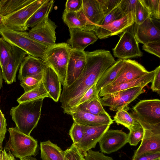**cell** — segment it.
I'll return each instance as SVG.
<instances>
[{
  "label": "cell",
  "instance_id": "obj_19",
  "mask_svg": "<svg viewBox=\"0 0 160 160\" xmlns=\"http://www.w3.org/2000/svg\"><path fill=\"white\" fill-rule=\"evenodd\" d=\"M69 29L70 38L67 43L74 50L84 51L88 46L93 44L98 38L92 31H86L78 28Z\"/></svg>",
  "mask_w": 160,
  "mask_h": 160
},
{
  "label": "cell",
  "instance_id": "obj_53",
  "mask_svg": "<svg viewBox=\"0 0 160 160\" xmlns=\"http://www.w3.org/2000/svg\"><path fill=\"white\" fill-rule=\"evenodd\" d=\"M22 160H38L32 156H29L25 157L23 158Z\"/></svg>",
  "mask_w": 160,
  "mask_h": 160
},
{
  "label": "cell",
  "instance_id": "obj_2",
  "mask_svg": "<svg viewBox=\"0 0 160 160\" xmlns=\"http://www.w3.org/2000/svg\"><path fill=\"white\" fill-rule=\"evenodd\" d=\"M44 98H41L20 103L11 109L10 114L16 127L20 131L30 135L40 119Z\"/></svg>",
  "mask_w": 160,
  "mask_h": 160
},
{
  "label": "cell",
  "instance_id": "obj_14",
  "mask_svg": "<svg viewBox=\"0 0 160 160\" xmlns=\"http://www.w3.org/2000/svg\"><path fill=\"white\" fill-rule=\"evenodd\" d=\"M86 62L85 51L72 49L68 64L65 82L63 87L70 86L78 78L84 69Z\"/></svg>",
  "mask_w": 160,
  "mask_h": 160
},
{
  "label": "cell",
  "instance_id": "obj_8",
  "mask_svg": "<svg viewBox=\"0 0 160 160\" xmlns=\"http://www.w3.org/2000/svg\"><path fill=\"white\" fill-rule=\"evenodd\" d=\"M145 91L144 88L136 87L99 97V99L103 106L109 107L110 110L117 111L122 108H129L128 105Z\"/></svg>",
  "mask_w": 160,
  "mask_h": 160
},
{
  "label": "cell",
  "instance_id": "obj_25",
  "mask_svg": "<svg viewBox=\"0 0 160 160\" xmlns=\"http://www.w3.org/2000/svg\"><path fill=\"white\" fill-rule=\"evenodd\" d=\"M125 60L118 59L108 68L98 80L96 85V91L99 94L100 90L110 85L117 78L123 67Z\"/></svg>",
  "mask_w": 160,
  "mask_h": 160
},
{
  "label": "cell",
  "instance_id": "obj_20",
  "mask_svg": "<svg viewBox=\"0 0 160 160\" xmlns=\"http://www.w3.org/2000/svg\"><path fill=\"white\" fill-rule=\"evenodd\" d=\"M154 70L137 79L114 85H108L102 88L98 94L99 97H103L121 91L136 87L144 88L152 82L154 75Z\"/></svg>",
  "mask_w": 160,
  "mask_h": 160
},
{
  "label": "cell",
  "instance_id": "obj_31",
  "mask_svg": "<svg viewBox=\"0 0 160 160\" xmlns=\"http://www.w3.org/2000/svg\"><path fill=\"white\" fill-rule=\"evenodd\" d=\"M77 106L84 112L94 115L108 113L104 109L98 96Z\"/></svg>",
  "mask_w": 160,
  "mask_h": 160
},
{
  "label": "cell",
  "instance_id": "obj_24",
  "mask_svg": "<svg viewBox=\"0 0 160 160\" xmlns=\"http://www.w3.org/2000/svg\"><path fill=\"white\" fill-rule=\"evenodd\" d=\"M47 65L43 59L28 55L21 64L18 79L20 81L25 77L42 73Z\"/></svg>",
  "mask_w": 160,
  "mask_h": 160
},
{
  "label": "cell",
  "instance_id": "obj_28",
  "mask_svg": "<svg viewBox=\"0 0 160 160\" xmlns=\"http://www.w3.org/2000/svg\"><path fill=\"white\" fill-rule=\"evenodd\" d=\"M54 3V1L53 0H46L27 22L26 27L27 30L29 28H33L42 21L46 18L48 17Z\"/></svg>",
  "mask_w": 160,
  "mask_h": 160
},
{
  "label": "cell",
  "instance_id": "obj_50",
  "mask_svg": "<svg viewBox=\"0 0 160 160\" xmlns=\"http://www.w3.org/2000/svg\"><path fill=\"white\" fill-rule=\"evenodd\" d=\"M8 152L4 149L0 150V160H17L10 151Z\"/></svg>",
  "mask_w": 160,
  "mask_h": 160
},
{
  "label": "cell",
  "instance_id": "obj_17",
  "mask_svg": "<svg viewBox=\"0 0 160 160\" xmlns=\"http://www.w3.org/2000/svg\"><path fill=\"white\" fill-rule=\"evenodd\" d=\"M82 9L87 21V25L82 30L93 31L105 17L98 0H82Z\"/></svg>",
  "mask_w": 160,
  "mask_h": 160
},
{
  "label": "cell",
  "instance_id": "obj_5",
  "mask_svg": "<svg viewBox=\"0 0 160 160\" xmlns=\"http://www.w3.org/2000/svg\"><path fill=\"white\" fill-rule=\"evenodd\" d=\"M72 50L67 43L62 42L49 46L46 52L44 61L58 74L63 86Z\"/></svg>",
  "mask_w": 160,
  "mask_h": 160
},
{
  "label": "cell",
  "instance_id": "obj_36",
  "mask_svg": "<svg viewBox=\"0 0 160 160\" xmlns=\"http://www.w3.org/2000/svg\"><path fill=\"white\" fill-rule=\"evenodd\" d=\"M149 12L151 18H160V0H140Z\"/></svg>",
  "mask_w": 160,
  "mask_h": 160
},
{
  "label": "cell",
  "instance_id": "obj_33",
  "mask_svg": "<svg viewBox=\"0 0 160 160\" xmlns=\"http://www.w3.org/2000/svg\"><path fill=\"white\" fill-rule=\"evenodd\" d=\"M12 45L0 38V67L2 71L6 66L12 53Z\"/></svg>",
  "mask_w": 160,
  "mask_h": 160
},
{
  "label": "cell",
  "instance_id": "obj_15",
  "mask_svg": "<svg viewBox=\"0 0 160 160\" xmlns=\"http://www.w3.org/2000/svg\"><path fill=\"white\" fill-rule=\"evenodd\" d=\"M69 115L72 116L73 121L85 126H94L107 124L110 125L113 122V120L108 113L94 115L82 111L78 106L72 109Z\"/></svg>",
  "mask_w": 160,
  "mask_h": 160
},
{
  "label": "cell",
  "instance_id": "obj_48",
  "mask_svg": "<svg viewBox=\"0 0 160 160\" xmlns=\"http://www.w3.org/2000/svg\"><path fill=\"white\" fill-rule=\"evenodd\" d=\"M154 70V75L152 82L151 89L153 92L158 94L160 93V66L157 67Z\"/></svg>",
  "mask_w": 160,
  "mask_h": 160
},
{
  "label": "cell",
  "instance_id": "obj_38",
  "mask_svg": "<svg viewBox=\"0 0 160 160\" xmlns=\"http://www.w3.org/2000/svg\"><path fill=\"white\" fill-rule=\"evenodd\" d=\"M125 16L118 6L104 17L99 25L97 26L94 31L97 28L107 25L115 21L122 18Z\"/></svg>",
  "mask_w": 160,
  "mask_h": 160
},
{
  "label": "cell",
  "instance_id": "obj_9",
  "mask_svg": "<svg viewBox=\"0 0 160 160\" xmlns=\"http://www.w3.org/2000/svg\"><path fill=\"white\" fill-rule=\"evenodd\" d=\"M112 51L114 56L120 59L127 60L143 55L134 34L128 30L121 35Z\"/></svg>",
  "mask_w": 160,
  "mask_h": 160
},
{
  "label": "cell",
  "instance_id": "obj_46",
  "mask_svg": "<svg viewBox=\"0 0 160 160\" xmlns=\"http://www.w3.org/2000/svg\"><path fill=\"white\" fill-rule=\"evenodd\" d=\"M7 123L4 115L0 108V150L3 149V142L5 138L7 132Z\"/></svg>",
  "mask_w": 160,
  "mask_h": 160
},
{
  "label": "cell",
  "instance_id": "obj_41",
  "mask_svg": "<svg viewBox=\"0 0 160 160\" xmlns=\"http://www.w3.org/2000/svg\"><path fill=\"white\" fill-rule=\"evenodd\" d=\"M98 0L105 17L118 7L121 1V0Z\"/></svg>",
  "mask_w": 160,
  "mask_h": 160
},
{
  "label": "cell",
  "instance_id": "obj_13",
  "mask_svg": "<svg viewBox=\"0 0 160 160\" xmlns=\"http://www.w3.org/2000/svg\"><path fill=\"white\" fill-rule=\"evenodd\" d=\"M57 26L48 17L32 28L28 35L35 40L48 46L55 44Z\"/></svg>",
  "mask_w": 160,
  "mask_h": 160
},
{
  "label": "cell",
  "instance_id": "obj_1",
  "mask_svg": "<svg viewBox=\"0 0 160 160\" xmlns=\"http://www.w3.org/2000/svg\"><path fill=\"white\" fill-rule=\"evenodd\" d=\"M85 52L86 62L82 72L71 85L63 87L61 95V107L68 114L77 106L85 92L116 62L109 51L98 49Z\"/></svg>",
  "mask_w": 160,
  "mask_h": 160
},
{
  "label": "cell",
  "instance_id": "obj_22",
  "mask_svg": "<svg viewBox=\"0 0 160 160\" xmlns=\"http://www.w3.org/2000/svg\"><path fill=\"white\" fill-rule=\"evenodd\" d=\"M42 81L48 97L58 102L61 95V82L58 74L48 65L43 71Z\"/></svg>",
  "mask_w": 160,
  "mask_h": 160
},
{
  "label": "cell",
  "instance_id": "obj_16",
  "mask_svg": "<svg viewBox=\"0 0 160 160\" xmlns=\"http://www.w3.org/2000/svg\"><path fill=\"white\" fill-rule=\"evenodd\" d=\"M134 23V16L130 13L107 25L96 28L93 32L99 39L104 38L121 33Z\"/></svg>",
  "mask_w": 160,
  "mask_h": 160
},
{
  "label": "cell",
  "instance_id": "obj_18",
  "mask_svg": "<svg viewBox=\"0 0 160 160\" xmlns=\"http://www.w3.org/2000/svg\"><path fill=\"white\" fill-rule=\"evenodd\" d=\"M27 54L17 47L12 45V53L4 69L2 71L3 79L10 84L16 81V75L21 63Z\"/></svg>",
  "mask_w": 160,
  "mask_h": 160
},
{
  "label": "cell",
  "instance_id": "obj_6",
  "mask_svg": "<svg viewBox=\"0 0 160 160\" xmlns=\"http://www.w3.org/2000/svg\"><path fill=\"white\" fill-rule=\"evenodd\" d=\"M130 114L140 124L160 125V100L140 101L132 108Z\"/></svg>",
  "mask_w": 160,
  "mask_h": 160
},
{
  "label": "cell",
  "instance_id": "obj_12",
  "mask_svg": "<svg viewBox=\"0 0 160 160\" xmlns=\"http://www.w3.org/2000/svg\"><path fill=\"white\" fill-rule=\"evenodd\" d=\"M84 133L81 141L75 144L80 152L85 156L87 152L94 148L104 133L108 130L110 125L90 126L82 125Z\"/></svg>",
  "mask_w": 160,
  "mask_h": 160
},
{
  "label": "cell",
  "instance_id": "obj_3",
  "mask_svg": "<svg viewBox=\"0 0 160 160\" xmlns=\"http://www.w3.org/2000/svg\"><path fill=\"white\" fill-rule=\"evenodd\" d=\"M0 34L6 41L27 54L44 60L49 46L33 39L28 35V32L13 31L2 26L0 27Z\"/></svg>",
  "mask_w": 160,
  "mask_h": 160
},
{
  "label": "cell",
  "instance_id": "obj_44",
  "mask_svg": "<svg viewBox=\"0 0 160 160\" xmlns=\"http://www.w3.org/2000/svg\"><path fill=\"white\" fill-rule=\"evenodd\" d=\"M82 8V0H67L63 12H77Z\"/></svg>",
  "mask_w": 160,
  "mask_h": 160
},
{
  "label": "cell",
  "instance_id": "obj_51",
  "mask_svg": "<svg viewBox=\"0 0 160 160\" xmlns=\"http://www.w3.org/2000/svg\"><path fill=\"white\" fill-rule=\"evenodd\" d=\"M2 70L0 67V90L2 87Z\"/></svg>",
  "mask_w": 160,
  "mask_h": 160
},
{
  "label": "cell",
  "instance_id": "obj_23",
  "mask_svg": "<svg viewBox=\"0 0 160 160\" xmlns=\"http://www.w3.org/2000/svg\"><path fill=\"white\" fill-rule=\"evenodd\" d=\"M134 35L138 42L143 44L160 41V29L155 24L151 17L142 23L137 25Z\"/></svg>",
  "mask_w": 160,
  "mask_h": 160
},
{
  "label": "cell",
  "instance_id": "obj_27",
  "mask_svg": "<svg viewBox=\"0 0 160 160\" xmlns=\"http://www.w3.org/2000/svg\"><path fill=\"white\" fill-rule=\"evenodd\" d=\"M62 19L69 28H78L83 30L87 24V19L82 9L77 12H63Z\"/></svg>",
  "mask_w": 160,
  "mask_h": 160
},
{
  "label": "cell",
  "instance_id": "obj_47",
  "mask_svg": "<svg viewBox=\"0 0 160 160\" xmlns=\"http://www.w3.org/2000/svg\"><path fill=\"white\" fill-rule=\"evenodd\" d=\"M96 84H94L85 92L80 99L77 106L98 96L96 91Z\"/></svg>",
  "mask_w": 160,
  "mask_h": 160
},
{
  "label": "cell",
  "instance_id": "obj_37",
  "mask_svg": "<svg viewBox=\"0 0 160 160\" xmlns=\"http://www.w3.org/2000/svg\"><path fill=\"white\" fill-rule=\"evenodd\" d=\"M84 133L82 125L73 121L69 132L73 143L76 144L79 143L82 139Z\"/></svg>",
  "mask_w": 160,
  "mask_h": 160
},
{
  "label": "cell",
  "instance_id": "obj_32",
  "mask_svg": "<svg viewBox=\"0 0 160 160\" xmlns=\"http://www.w3.org/2000/svg\"><path fill=\"white\" fill-rule=\"evenodd\" d=\"M48 97V93L45 90L42 81L35 88L26 92H24L17 100L19 103L30 101L38 98Z\"/></svg>",
  "mask_w": 160,
  "mask_h": 160
},
{
  "label": "cell",
  "instance_id": "obj_26",
  "mask_svg": "<svg viewBox=\"0 0 160 160\" xmlns=\"http://www.w3.org/2000/svg\"><path fill=\"white\" fill-rule=\"evenodd\" d=\"M40 149L42 160H64V151L49 140L41 142Z\"/></svg>",
  "mask_w": 160,
  "mask_h": 160
},
{
  "label": "cell",
  "instance_id": "obj_54",
  "mask_svg": "<svg viewBox=\"0 0 160 160\" xmlns=\"http://www.w3.org/2000/svg\"><path fill=\"white\" fill-rule=\"evenodd\" d=\"M160 160V158L156 159H155V160Z\"/></svg>",
  "mask_w": 160,
  "mask_h": 160
},
{
  "label": "cell",
  "instance_id": "obj_10",
  "mask_svg": "<svg viewBox=\"0 0 160 160\" xmlns=\"http://www.w3.org/2000/svg\"><path fill=\"white\" fill-rule=\"evenodd\" d=\"M140 125L143 130V138L132 158L145 153L160 151V125Z\"/></svg>",
  "mask_w": 160,
  "mask_h": 160
},
{
  "label": "cell",
  "instance_id": "obj_29",
  "mask_svg": "<svg viewBox=\"0 0 160 160\" xmlns=\"http://www.w3.org/2000/svg\"><path fill=\"white\" fill-rule=\"evenodd\" d=\"M35 0H0V13L6 17L28 5Z\"/></svg>",
  "mask_w": 160,
  "mask_h": 160
},
{
  "label": "cell",
  "instance_id": "obj_21",
  "mask_svg": "<svg viewBox=\"0 0 160 160\" xmlns=\"http://www.w3.org/2000/svg\"><path fill=\"white\" fill-rule=\"evenodd\" d=\"M148 72L136 61L125 60V64L118 76L110 85L119 84L137 79Z\"/></svg>",
  "mask_w": 160,
  "mask_h": 160
},
{
  "label": "cell",
  "instance_id": "obj_39",
  "mask_svg": "<svg viewBox=\"0 0 160 160\" xmlns=\"http://www.w3.org/2000/svg\"><path fill=\"white\" fill-rule=\"evenodd\" d=\"M143 130L142 126L129 132L128 133V142L131 146H136L142 139Z\"/></svg>",
  "mask_w": 160,
  "mask_h": 160
},
{
  "label": "cell",
  "instance_id": "obj_45",
  "mask_svg": "<svg viewBox=\"0 0 160 160\" xmlns=\"http://www.w3.org/2000/svg\"><path fill=\"white\" fill-rule=\"evenodd\" d=\"M84 160H114L111 157L105 155L102 152L90 150L84 157Z\"/></svg>",
  "mask_w": 160,
  "mask_h": 160
},
{
  "label": "cell",
  "instance_id": "obj_52",
  "mask_svg": "<svg viewBox=\"0 0 160 160\" xmlns=\"http://www.w3.org/2000/svg\"><path fill=\"white\" fill-rule=\"evenodd\" d=\"M5 17L0 13V27L3 25L4 20Z\"/></svg>",
  "mask_w": 160,
  "mask_h": 160
},
{
  "label": "cell",
  "instance_id": "obj_11",
  "mask_svg": "<svg viewBox=\"0 0 160 160\" xmlns=\"http://www.w3.org/2000/svg\"><path fill=\"white\" fill-rule=\"evenodd\" d=\"M128 137L121 130H108L98 142L101 152L109 154L118 150L128 142Z\"/></svg>",
  "mask_w": 160,
  "mask_h": 160
},
{
  "label": "cell",
  "instance_id": "obj_49",
  "mask_svg": "<svg viewBox=\"0 0 160 160\" xmlns=\"http://www.w3.org/2000/svg\"><path fill=\"white\" fill-rule=\"evenodd\" d=\"M160 158V151L147 153L131 160H154Z\"/></svg>",
  "mask_w": 160,
  "mask_h": 160
},
{
  "label": "cell",
  "instance_id": "obj_42",
  "mask_svg": "<svg viewBox=\"0 0 160 160\" xmlns=\"http://www.w3.org/2000/svg\"><path fill=\"white\" fill-rule=\"evenodd\" d=\"M137 2V0H121L118 6L125 15L132 13L134 16Z\"/></svg>",
  "mask_w": 160,
  "mask_h": 160
},
{
  "label": "cell",
  "instance_id": "obj_40",
  "mask_svg": "<svg viewBox=\"0 0 160 160\" xmlns=\"http://www.w3.org/2000/svg\"><path fill=\"white\" fill-rule=\"evenodd\" d=\"M64 152V160H84V156L80 152L73 143Z\"/></svg>",
  "mask_w": 160,
  "mask_h": 160
},
{
  "label": "cell",
  "instance_id": "obj_35",
  "mask_svg": "<svg viewBox=\"0 0 160 160\" xmlns=\"http://www.w3.org/2000/svg\"><path fill=\"white\" fill-rule=\"evenodd\" d=\"M151 17L149 12L140 0H137L134 15L135 22L137 25L142 23Z\"/></svg>",
  "mask_w": 160,
  "mask_h": 160
},
{
  "label": "cell",
  "instance_id": "obj_4",
  "mask_svg": "<svg viewBox=\"0 0 160 160\" xmlns=\"http://www.w3.org/2000/svg\"><path fill=\"white\" fill-rule=\"evenodd\" d=\"M9 138L4 149L10 151L16 158L22 160L29 156H35L38 153V146L36 139L20 131L16 127L8 130Z\"/></svg>",
  "mask_w": 160,
  "mask_h": 160
},
{
  "label": "cell",
  "instance_id": "obj_30",
  "mask_svg": "<svg viewBox=\"0 0 160 160\" xmlns=\"http://www.w3.org/2000/svg\"><path fill=\"white\" fill-rule=\"evenodd\" d=\"M129 109V108H123L117 111L113 117V120L117 123L123 125L130 131L141 126L127 111Z\"/></svg>",
  "mask_w": 160,
  "mask_h": 160
},
{
  "label": "cell",
  "instance_id": "obj_34",
  "mask_svg": "<svg viewBox=\"0 0 160 160\" xmlns=\"http://www.w3.org/2000/svg\"><path fill=\"white\" fill-rule=\"evenodd\" d=\"M42 73L25 77L20 81V85L23 88L24 92L29 91L39 85L42 81Z\"/></svg>",
  "mask_w": 160,
  "mask_h": 160
},
{
  "label": "cell",
  "instance_id": "obj_7",
  "mask_svg": "<svg viewBox=\"0 0 160 160\" xmlns=\"http://www.w3.org/2000/svg\"><path fill=\"white\" fill-rule=\"evenodd\" d=\"M47 0H35L33 2L14 13L5 17L3 26L9 29L26 31L27 22Z\"/></svg>",
  "mask_w": 160,
  "mask_h": 160
},
{
  "label": "cell",
  "instance_id": "obj_43",
  "mask_svg": "<svg viewBox=\"0 0 160 160\" xmlns=\"http://www.w3.org/2000/svg\"><path fill=\"white\" fill-rule=\"evenodd\" d=\"M142 49L145 51L160 57V41H155L144 44Z\"/></svg>",
  "mask_w": 160,
  "mask_h": 160
}]
</instances>
